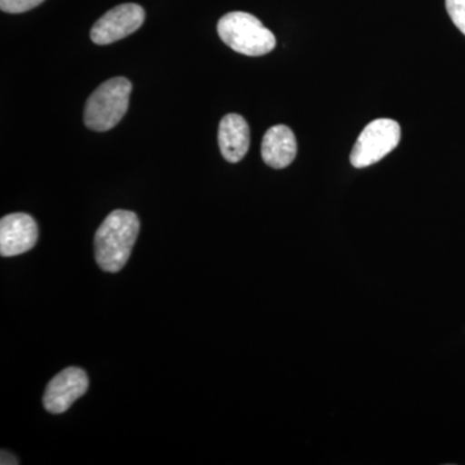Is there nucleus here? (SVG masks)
<instances>
[{
  "instance_id": "1",
  "label": "nucleus",
  "mask_w": 465,
  "mask_h": 465,
  "mask_svg": "<svg viewBox=\"0 0 465 465\" xmlns=\"http://www.w3.org/2000/svg\"><path fill=\"white\" fill-rule=\"evenodd\" d=\"M140 232V220L133 211L115 210L97 229L94 256L104 272L116 273L127 264Z\"/></svg>"
},
{
  "instance_id": "2",
  "label": "nucleus",
  "mask_w": 465,
  "mask_h": 465,
  "mask_svg": "<svg viewBox=\"0 0 465 465\" xmlns=\"http://www.w3.org/2000/svg\"><path fill=\"white\" fill-rule=\"evenodd\" d=\"M217 34L228 47L244 56H264L277 45L274 34L247 12H229L220 18Z\"/></svg>"
},
{
  "instance_id": "3",
  "label": "nucleus",
  "mask_w": 465,
  "mask_h": 465,
  "mask_svg": "<svg viewBox=\"0 0 465 465\" xmlns=\"http://www.w3.org/2000/svg\"><path fill=\"white\" fill-rule=\"evenodd\" d=\"M133 84L124 76L109 79L91 94L84 108V124L96 133L114 128L130 106Z\"/></svg>"
},
{
  "instance_id": "4",
  "label": "nucleus",
  "mask_w": 465,
  "mask_h": 465,
  "mask_svg": "<svg viewBox=\"0 0 465 465\" xmlns=\"http://www.w3.org/2000/svg\"><path fill=\"white\" fill-rule=\"evenodd\" d=\"M401 127L393 119L372 121L358 136L351 153V166L365 168L381 161L399 146Z\"/></svg>"
},
{
  "instance_id": "5",
  "label": "nucleus",
  "mask_w": 465,
  "mask_h": 465,
  "mask_svg": "<svg viewBox=\"0 0 465 465\" xmlns=\"http://www.w3.org/2000/svg\"><path fill=\"white\" fill-rule=\"evenodd\" d=\"M145 21V11L134 3L116 5L94 23L91 29V41L106 45L127 38L137 32Z\"/></svg>"
},
{
  "instance_id": "6",
  "label": "nucleus",
  "mask_w": 465,
  "mask_h": 465,
  "mask_svg": "<svg viewBox=\"0 0 465 465\" xmlns=\"http://www.w3.org/2000/svg\"><path fill=\"white\" fill-rule=\"evenodd\" d=\"M88 385L90 381L84 370L79 367H67L47 385L43 397L45 410L51 414H63L76 400L84 396Z\"/></svg>"
},
{
  "instance_id": "7",
  "label": "nucleus",
  "mask_w": 465,
  "mask_h": 465,
  "mask_svg": "<svg viewBox=\"0 0 465 465\" xmlns=\"http://www.w3.org/2000/svg\"><path fill=\"white\" fill-rule=\"evenodd\" d=\"M38 241V225L27 213H11L0 220V255H21L33 249Z\"/></svg>"
},
{
  "instance_id": "8",
  "label": "nucleus",
  "mask_w": 465,
  "mask_h": 465,
  "mask_svg": "<svg viewBox=\"0 0 465 465\" xmlns=\"http://www.w3.org/2000/svg\"><path fill=\"white\" fill-rule=\"evenodd\" d=\"M298 154V143L290 127L273 125L262 137V157L269 167L282 170L292 163Z\"/></svg>"
},
{
  "instance_id": "9",
  "label": "nucleus",
  "mask_w": 465,
  "mask_h": 465,
  "mask_svg": "<svg viewBox=\"0 0 465 465\" xmlns=\"http://www.w3.org/2000/svg\"><path fill=\"white\" fill-rule=\"evenodd\" d=\"M219 146L223 157L231 163H238L244 158L250 148V127L243 116H223L219 125Z\"/></svg>"
},
{
  "instance_id": "10",
  "label": "nucleus",
  "mask_w": 465,
  "mask_h": 465,
  "mask_svg": "<svg viewBox=\"0 0 465 465\" xmlns=\"http://www.w3.org/2000/svg\"><path fill=\"white\" fill-rule=\"evenodd\" d=\"M45 0H0V9L7 14H24L38 7Z\"/></svg>"
},
{
  "instance_id": "11",
  "label": "nucleus",
  "mask_w": 465,
  "mask_h": 465,
  "mask_svg": "<svg viewBox=\"0 0 465 465\" xmlns=\"http://www.w3.org/2000/svg\"><path fill=\"white\" fill-rule=\"evenodd\" d=\"M446 9L454 25L465 35V0H446Z\"/></svg>"
},
{
  "instance_id": "12",
  "label": "nucleus",
  "mask_w": 465,
  "mask_h": 465,
  "mask_svg": "<svg viewBox=\"0 0 465 465\" xmlns=\"http://www.w3.org/2000/svg\"><path fill=\"white\" fill-rule=\"evenodd\" d=\"M0 463L2 465H9V464H18L17 458L15 457V455L9 454L8 451H5V450H3L2 451V458H0Z\"/></svg>"
}]
</instances>
